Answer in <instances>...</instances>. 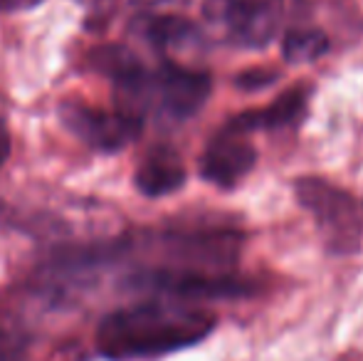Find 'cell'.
Returning <instances> with one entry per match:
<instances>
[{
	"instance_id": "obj_1",
	"label": "cell",
	"mask_w": 363,
	"mask_h": 361,
	"mask_svg": "<svg viewBox=\"0 0 363 361\" xmlns=\"http://www.w3.org/2000/svg\"><path fill=\"white\" fill-rule=\"evenodd\" d=\"M216 329V314L186 299H153L106 314L96 349L109 361H151L196 347Z\"/></svg>"
},
{
	"instance_id": "obj_2",
	"label": "cell",
	"mask_w": 363,
	"mask_h": 361,
	"mask_svg": "<svg viewBox=\"0 0 363 361\" xmlns=\"http://www.w3.org/2000/svg\"><path fill=\"white\" fill-rule=\"evenodd\" d=\"M294 193L304 211L316 221L324 245L331 255H356L363 243V221L356 198L324 179H299Z\"/></svg>"
},
{
	"instance_id": "obj_3",
	"label": "cell",
	"mask_w": 363,
	"mask_h": 361,
	"mask_svg": "<svg viewBox=\"0 0 363 361\" xmlns=\"http://www.w3.org/2000/svg\"><path fill=\"white\" fill-rule=\"evenodd\" d=\"M213 91V79L201 70H188L171 60L151 72L148 116L168 121H186L203 109Z\"/></svg>"
},
{
	"instance_id": "obj_4",
	"label": "cell",
	"mask_w": 363,
	"mask_h": 361,
	"mask_svg": "<svg viewBox=\"0 0 363 361\" xmlns=\"http://www.w3.org/2000/svg\"><path fill=\"white\" fill-rule=\"evenodd\" d=\"M206 15L240 48L259 50L282 25L284 0H206Z\"/></svg>"
},
{
	"instance_id": "obj_5",
	"label": "cell",
	"mask_w": 363,
	"mask_h": 361,
	"mask_svg": "<svg viewBox=\"0 0 363 361\" xmlns=\"http://www.w3.org/2000/svg\"><path fill=\"white\" fill-rule=\"evenodd\" d=\"M60 119L65 129L74 134L84 146L101 154H116L126 149L131 141L139 139L144 124L119 114V111H106L94 104H86L79 99H67L60 104Z\"/></svg>"
},
{
	"instance_id": "obj_6",
	"label": "cell",
	"mask_w": 363,
	"mask_h": 361,
	"mask_svg": "<svg viewBox=\"0 0 363 361\" xmlns=\"http://www.w3.org/2000/svg\"><path fill=\"white\" fill-rule=\"evenodd\" d=\"M255 164H257V149L250 141V136L223 126L208 141L206 151L198 161V169L208 183L230 191L255 169Z\"/></svg>"
},
{
	"instance_id": "obj_7",
	"label": "cell",
	"mask_w": 363,
	"mask_h": 361,
	"mask_svg": "<svg viewBox=\"0 0 363 361\" xmlns=\"http://www.w3.org/2000/svg\"><path fill=\"white\" fill-rule=\"evenodd\" d=\"M306 104H309V87L296 84L269 101L264 109H250L242 114L233 116L228 121V129L240 131V134H252V131H269V129H287L304 119Z\"/></svg>"
},
{
	"instance_id": "obj_8",
	"label": "cell",
	"mask_w": 363,
	"mask_h": 361,
	"mask_svg": "<svg viewBox=\"0 0 363 361\" xmlns=\"http://www.w3.org/2000/svg\"><path fill=\"white\" fill-rule=\"evenodd\" d=\"M188 179L186 164H183L181 154L168 144H156L141 156L139 166H136L134 183L139 193L148 198H161L168 193H176L183 188Z\"/></svg>"
},
{
	"instance_id": "obj_9",
	"label": "cell",
	"mask_w": 363,
	"mask_h": 361,
	"mask_svg": "<svg viewBox=\"0 0 363 361\" xmlns=\"http://www.w3.org/2000/svg\"><path fill=\"white\" fill-rule=\"evenodd\" d=\"M144 38L161 55H168L171 50H181L198 40V30L181 15H156L144 23Z\"/></svg>"
},
{
	"instance_id": "obj_10",
	"label": "cell",
	"mask_w": 363,
	"mask_h": 361,
	"mask_svg": "<svg viewBox=\"0 0 363 361\" xmlns=\"http://www.w3.org/2000/svg\"><path fill=\"white\" fill-rule=\"evenodd\" d=\"M86 67L91 72H99L104 77H109L111 82H116V79L126 77L134 70L144 67V62L126 45H99V48L86 52Z\"/></svg>"
},
{
	"instance_id": "obj_11",
	"label": "cell",
	"mask_w": 363,
	"mask_h": 361,
	"mask_svg": "<svg viewBox=\"0 0 363 361\" xmlns=\"http://www.w3.org/2000/svg\"><path fill=\"white\" fill-rule=\"evenodd\" d=\"M326 52H329V38L316 28L289 30L287 38L282 40V55L291 65L314 62Z\"/></svg>"
},
{
	"instance_id": "obj_12",
	"label": "cell",
	"mask_w": 363,
	"mask_h": 361,
	"mask_svg": "<svg viewBox=\"0 0 363 361\" xmlns=\"http://www.w3.org/2000/svg\"><path fill=\"white\" fill-rule=\"evenodd\" d=\"M30 334L15 322H0V361H28Z\"/></svg>"
},
{
	"instance_id": "obj_13",
	"label": "cell",
	"mask_w": 363,
	"mask_h": 361,
	"mask_svg": "<svg viewBox=\"0 0 363 361\" xmlns=\"http://www.w3.org/2000/svg\"><path fill=\"white\" fill-rule=\"evenodd\" d=\"M74 3L84 8V28L89 33H104L119 13L121 0H74Z\"/></svg>"
},
{
	"instance_id": "obj_14",
	"label": "cell",
	"mask_w": 363,
	"mask_h": 361,
	"mask_svg": "<svg viewBox=\"0 0 363 361\" xmlns=\"http://www.w3.org/2000/svg\"><path fill=\"white\" fill-rule=\"evenodd\" d=\"M279 74L272 72V70H264V67H255V70H247V72L238 74V79H235V84H238L240 89L245 91H257V89H264L269 87V84L277 82Z\"/></svg>"
},
{
	"instance_id": "obj_15",
	"label": "cell",
	"mask_w": 363,
	"mask_h": 361,
	"mask_svg": "<svg viewBox=\"0 0 363 361\" xmlns=\"http://www.w3.org/2000/svg\"><path fill=\"white\" fill-rule=\"evenodd\" d=\"M45 0H0V13H18V10L38 8Z\"/></svg>"
},
{
	"instance_id": "obj_16",
	"label": "cell",
	"mask_w": 363,
	"mask_h": 361,
	"mask_svg": "<svg viewBox=\"0 0 363 361\" xmlns=\"http://www.w3.org/2000/svg\"><path fill=\"white\" fill-rule=\"evenodd\" d=\"M10 146H13V141H10V131H8V126L0 121V166L10 159Z\"/></svg>"
}]
</instances>
